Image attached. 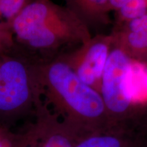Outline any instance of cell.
I'll use <instances>...</instances> for the list:
<instances>
[{"label": "cell", "instance_id": "277c9868", "mask_svg": "<svg viewBox=\"0 0 147 147\" xmlns=\"http://www.w3.org/2000/svg\"><path fill=\"white\" fill-rule=\"evenodd\" d=\"M41 61L16 45L0 56V125L12 129L34 116L42 100L39 68Z\"/></svg>", "mask_w": 147, "mask_h": 147}, {"label": "cell", "instance_id": "5bb4252c", "mask_svg": "<svg viewBox=\"0 0 147 147\" xmlns=\"http://www.w3.org/2000/svg\"><path fill=\"white\" fill-rule=\"evenodd\" d=\"M143 147H147V134H146V138H145L144 144H143Z\"/></svg>", "mask_w": 147, "mask_h": 147}, {"label": "cell", "instance_id": "4fadbf2b", "mask_svg": "<svg viewBox=\"0 0 147 147\" xmlns=\"http://www.w3.org/2000/svg\"><path fill=\"white\" fill-rule=\"evenodd\" d=\"M21 132L0 125V147H21Z\"/></svg>", "mask_w": 147, "mask_h": 147}, {"label": "cell", "instance_id": "9c48e42d", "mask_svg": "<svg viewBox=\"0 0 147 147\" xmlns=\"http://www.w3.org/2000/svg\"><path fill=\"white\" fill-rule=\"evenodd\" d=\"M65 6L84 22L91 31L111 23L109 0H64Z\"/></svg>", "mask_w": 147, "mask_h": 147}, {"label": "cell", "instance_id": "7c38bea8", "mask_svg": "<svg viewBox=\"0 0 147 147\" xmlns=\"http://www.w3.org/2000/svg\"><path fill=\"white\" fill-rule=\"evenodd\" d=\"M16 47L11 24L0 21V48L5 52L12 51Z\"/></svg>", "mask_w": 147, "mask_h": 147}, {"label": "cell", "instance_id": "2e32d148", "mask_svg": "<svg viewBox=\"0 0 147 147\" xmlns=\"http://www.w3.org/2000/svg\"><path fill=\"white\" fill-rule=\"evenodd\" d=\"M0 21H1V17H0Z\"/></svg>", "mask_w": 147, "mask_h": 147}, {"label": "cell", "instance_id": "9a60e30c", "mask_svg": "<svg viewBox=\"0 0 147 147\" xmlns=\"http://www.w3.org/2000/svg\"><path fill=\"white\" fill-rule=\"evenodd\" d=\"M6 53V52L3 51L2 49H1V48H0V55H1V54H3V53Z\"/></svg>", "mask_w": 147, "mask_h": 147}, {"label": "cell", "instance_id": "52a82bcc", "mask_svg": "<svg viewBox=\"0 0 147 147\" xmlns=\"http://www.w3.org/2000/svg\"><path fill=\"white\" fill-rule=\"evenodd\" d=\"M114 45L132 59L147 64V15L114 25Z\"/></svg>", "mask_w": 147, "mask_h": 147}, {"label": "cell", "instance_id": "8fae6325", "mask_svg": "<svg viewBox=\"0 0 147 147\" xmlns=\"http://www.w3.org/2000/svg\"><path fill=\"white\" fill-rule=\"evenodd\" d=\"M34 0H0L1 21L10 23Z\"/></svg>", "mask_w": 147, "mask_h": 147}, {"label": "cell", "instance_id": "7a4b0ae2", "mask_svg": "<svg viewBox=\"0 0 147 147\" xmlns=\"http://www.w3.org/2000/svg\"><path fill=\"white\" fill-rule=\"evenodd\" d=\"M43 102L79 136L109 127L102 95L57 57L40 61Z\"/></svg>", "mask_w": 147, "mask_h": 147}, {"label": "cell", "instance_id": "5b68a950", "mask_svg": "<svg viewBox=\"0 0 147 147\" xmlns=\"http://www.w3.org/2000/svg\"><path fill=\"white\" fill-rule=\"evenodd\" d=\"M114 45L111 34H97L55 57L65 63L82 81L100 93L104 68Z\"/></svg>", "mask_w": 147, "mask_h": 147}, {"label": "cell", "instance_id": "3957f363", "mask_svg": "<svg viewBox=\"0 0 147 147\" xmlns=\"http://www.w3.org/2000/svg\"><path fill=\"white\" fill-rule=\"evenodd\" d=\"M100 94L110 123L147 129V64L121 50L113 51L103 73Z\"/></svg>", "mask_w": 147, "mask_h": 147}, {"label": "cell", "instance_id": "30bf717a", "mask_svg": "<svg viewBox=\"0 0 147 147\" xmlns=\"http://www.w3.org/2000/svg\"><path fill=\"white\" fill-rule=\"evenodd\" d=\"M109 3L115 14L114 25L147 15V0H109Z\"/></svg>", "mask_w": 147, "mask_h": 147}, {"label": "cell", "instance_id": "6da1fadb", "mask_svg": "<svg viewBox=\"0 0 147 147\" xmlns=\"http://www.w3.org/2000/svg\"><path fill=\"white\" fill-rule=\"evenodd\" d=\"M11 27L17 47L42 61L78 47L93 36L72 11L52 0H34Z\"/></svg>", "mask_w": 147, "mask_h": 147}, {"label": "cell", "instance_id": "ba28073f", "mask_svg": "<svg viewBox=\"0 0 147 147\" xmlns=\"http://www.w3.org/2000/svg\"><path fill=\"white\" fill-rule=\"evenodd\" d=\"M147 130L109 127L79 136L74 147H143Z\"/></svg>", "mask_w": 147, "mask_h": 147}, {"label": "cell", "instance_id": "8992f818", "mask_svg": "<svg viewBox=\"0 0 147 147\" xmlns=\"http://www.w3.org/2000/svg\"><path fill=\"white\" fill-rule=\"evenodd\" d=\"M33 120L21 132V147H74L77 132L62 121L43 100L36 106Z\"/></svg>", "mask_w": 147, "mask_h": 147}]
</instances>
